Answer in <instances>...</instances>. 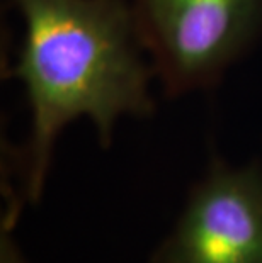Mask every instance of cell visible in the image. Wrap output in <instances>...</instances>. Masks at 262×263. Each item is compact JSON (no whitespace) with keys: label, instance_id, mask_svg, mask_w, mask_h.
<instances>
[{"label":"cell","instance_id":"obj_1","mask_svg":"<svg viewBox=\"0 0 262 263\" xmlns=\"http://www.w3.org/2000/svg\"><path fill=\"white\" fill-rule=\"evenodd\" d=\"M24 36L12 75L31 109L26 195L43 194L58 134L89 117L102 146L121 117L153 110V68L126 0H12Z\"/></svg>","mask_w":262,"mask_h":263},{"label":"cell","instance_id":"obj_2","mask_svg":"<svg viewBox=\"0 0 262 263\" xmlns=\"http://www.w3.org/2000/svg\"><path fill=\"white\" fill-rule=\"evenodd\" d=\"M131 9L169 95L213 87L262 34V0H133Z\"/></svg>","mask_w":262,"mask_h":263},{"label":"cell","instance_id":"obj_3","mask_svg":"<svg viewBox=\"0 0 262 263\" xmlns=\"http://www.w3.org/2000/svg\"><path fill=\"white\" fill-rule=\"evenodd\" d=\"M152 263H262V166L215 158Z\"/></svg>","mask_w":262,"mask_h":263},{"label":"cell","instance_id":"obj_4","mask_svg":"<svg viewBox=\"0 0 262 263\" xmlns=\"http://www.w3.org/2000/svg\"><path fill=\"white\" fill-rule=\"evenodd\" d=\"M10 226L2 224V239H0V263H27L22 258L19 248L10 238Z\"/></svg>","mask_w":262,"mask_h":263}]
</instances>
